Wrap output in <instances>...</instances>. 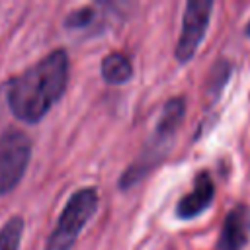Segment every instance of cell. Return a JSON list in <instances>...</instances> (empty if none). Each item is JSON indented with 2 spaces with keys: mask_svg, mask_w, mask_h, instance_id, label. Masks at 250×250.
<instances>
[{
  "mask_svg": "<svg viewBox=\"0 0 250 250\" xmlns=\"http://www.w3.org/2000/svg\"><path fill=\"white\" fill-rule=\"evenodd\" d=\"M68 84V55L55 49L8 84V105L23 123L41 121L47 111L61 100Z\"/></svg>",
  "mask_w": 250,
  "mask_h": 250,
  "instance_id": "obj_1",
  "label": "cell"
},
{
  "mask_svg": "<svg viewBox=\"0 0 250 250\" xmlns=\"http://www.w3.org/2000/svg\"><path fill=\"white\" fill-rule=\"evenodd\" d=\"M98 203H100V199H98V191L94 188L76 189L70 195V199L66 201L62 213L59 217V223L47 240L45 250H70V246L76 242L80 230L94 217Z\"/></svg>",
  "mask_w": 250,
  "mask_h": 250,
  "instance_id": "obj_2",
  "label": "cell"
},
{
  "mask_svg": "<svg viewBox=\"0 0 250 250\" xmlns=\"http://www.w3.org/2000/svg\"><path fill=\"white\" fill-rule=\"evenodd\" d=\"M31 156V141L21 129L0 135V195L10 193L25 174Z\"/></svg>",
  "mask_w": 250,
  "mask_h": 250,
  "instance_id": "obj_3",
  "label": "cell"
},
{
  "mask_svg": "<svg viewBox=\"0 0 250 250\" xmlns=\"http://www.w3.org/2000/svg\"><path fill=\"white\" fill-rule=\"evenodd\" d=\"M211 10H213L211 0H189L186 4V12L182 18V33L176 43L178 62H188L195 55L201 39L205 37Z\"/></svg>",
  "mask_w": 250,
  "mask_h": 250,
  "instance_id": "obj_4",
  "label": "cell"
},
{
  "mask_svg": "<svg viewBox=\"0 0 250 250\" xmlns=\"http://www.w3.org/2000/svg\"><path fill=\"white\" fill-rule=\"evenodd\" d=\"M248 242H250V207L240 203L227 213L217 240V248L242 250Z\"/></svg>",
  "mask_w": 250,
  "mask_h": 250,
  "instance_id": "obj_5",
  "label": "cell"
},
{
  "mask_svg": "<svg viewBox=\"0 0 250 250\" xmlns=\"http://www.w3.org/2000/svg\"><path fill=\"white\" fill-rule=\"evenodd\" d=\"M215 197V188H213V180L211 176L203 170L195 176L193 180V189L189 193H186L180 201H178V209L176 215L180 219H193L197 215H201L213 201Z\"/></svg>",
  "mask_w": 250,
  "mask_h": 250,
  "instance_id": "obj_6",
  "label": "cell"
},
{
  "mask_svg": "<svg viewBox=\"0 0 250 250\" xmlns=\"http://www.w3.org/2000/svg\"><path fill=\"white\" fill-rule=\"evenodd\" d=\"M184 113H186V100L176 96V98H170L162 111H160V117H158V123H156V137L162 141V139H170L174 135V131L178 129V125L182 123L184 119Z\"/></svg>",
  "mask_w": 250,
  "mask_h": 250,
  "instance_id": "obj_7",
  "label": "cell"
},
{
  "mask_svg": "<svg viewBox=\"0 0 250 250\" xmlns=\"http://www.w3.org/2000/svg\"><path fill=\"white\" fill-rule=\"evenodd\" d=\"M133 64L127 55L123 53H109L102 61V76L107 84H123L131 78Z\"/></svg>",
  "mask_w": 250,
  "mask_h": 250,
  "instance_id": "obj_8",
  "label": "cell"
},
{
  "mask_svg": "<svg viewBox=\"0 0 250 250\" xmlns=\"http://www.w3.org/2000/svg\"><path fill=\"white\" fill-rule=\"evenodd\" d=\"M23 219L21 217H12L2 229H0V250H18L20 240L23 234Z\"/></svg>",
  "mask_w": 250,
  "mask_h": 250,
  "instance_id": "obj_9",
  "label": "cell"
},
{
  "mask_svg": "<svg viewBox=\"0 0 250 250\" xmlns=\"http://www.w3.org/2000/svg\"><path fill=\"white\" fill-rule=\"evenodd\" d=\"M94 8H90V6H82V8H78V10H74V12H70L68 16H66V20H64V25L66 27H70V29H82V27H86L92 20H94Z\"/></svg>",
  "mask_w": 250,
  "mask_h": 250,
  "instance_id": "obj_10",
  "label": "cell"
},
{
  "mask_svg": "<svg viewBox=\"0 0 250 250\" xmlns=\"http://www.w3.org/2000/svg\"><path fill=\"white\" fill-rule=\"evenodd\" d=\"M246 35H248V37H250V21H248V23H246Z\"/></svg>",
  "mask_w": 250,
  "mask_h": 250,
  "instance_id": "obj_11",
  "label": "cell"
}]
</instances>
